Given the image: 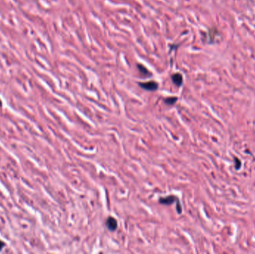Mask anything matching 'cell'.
<instances>
[{
    "label": "cell",
    "mask_w": 255,
    "mask_h": 254,
    "mask_svg": "<svg viewBox=\"0 0 255 254\" xmlns=\"http://www.w3.org/2000/svg\"><path fill=\"white\" fill-rule=\"evenodd\" d=\"M140 87L148 91H155L158 88V83L155 81H149L145 83H139Z\"/></svg>",
    "instance_id": "1"
},
{
    "label": "cell",
    "mask_w": 255,
    "mask_h": 254,
    "mask_svg": "<svg viewBox=\"0 0 255 254\" xmlns=\"http://www.w3.org/2000/svg\"><path fill=\"white\" fill-rule=\"evenodd\" d=\"M175 200H178L177 197L174 195H169L165 198H160L159 199V202L161 204H164V205H171L173 203L175 202Z\"/></svg>",
    "instance_id": "2"
},
{
    "label": "cell",
    "mask_w": 255,
    "mask_h": 254,
    "mask_svg": "<svg viewBox=\"0 0 255 254\" xmlns=\"http://www.w3.org/2000/svg\"><path fill=\"white\" fill-rule=\"evenodd\" d=\"M107 227L111 231H114L117 228V221L113 217H109L106 222Z\"/></svg>",
    "instance_id": "3"
},
{
    "label": "cell",
    "mask_w": 255,
    "mask_h": 254,
    "mask_svg": "<svg viewBox=\"0 0 255 254\" xmlns=\"http://www.w3.org/2000/svg\"><path fill=\"white\" fill-rule=\"evenodd\" d=\"M172 80L173 83L178 86H181L183 83V77L180 73H175L172 76Z\"/></svg>",
    "instance_id": "4"
},
{
    "label": "cell",
    "mask_w": 255,
    "mask_h": 254,
    "mask_svg": "<svg viewBox=\"0 0 255 254\" xmlns=\"http://www.w3.org/2000/svg\"><path fill=\"white\" fill-rule=\"evenodd\" d=\"M177 100H178V98H176V97H169V98L165 99V103H166V104L172 105L174 104L176 101H177Z\"/></svg>",
    "instance_id": "5"
},
{
    "label": "cell",
    "mask_w": 255,
    "mask_h": 254,
    "mask_svg": "<svg viewBox=\"0 0 255 254\" xmlns=\"http://www.w3.org/2000/svg\"><path fill=\"white\" fill-rule=\"evenodd\" d=\"M137 66H138V69L140 71V72H142L143 74H144V75H148L149 73V71L147 70V69L146 68H145L144 66H143V65H137Z\"/></svg>",
    "instance_id": "6"
},
{
    "label": "cell",
    "mask_w": 255,
    "mask_h": 254,
    "mask_svg": "<svg viewBox=\"0 0 255 254\" xmlns=\"http://www.w3.org/2000/svg\"><path fill=\"white\" fill-rule=\"evenodd\" d=\"M234 162H235V168H236V170L239 169V168H240V167H241V165H242V164H241L240 160H239L238 158L235 157L234 158Z\"/></svg>",
    "instance_id": "7"
},
{
    "label": "cell",
    "mask_w": 255,
    "mask_h": 254,
    "mask_svg": "<svg viewBox=\"0 0 255 254\" xmlns=\"http://www.w3.org/2000/svg\"><path fill=\"white\" fill-rule=\"evenodd\" d=\"M177 211H178V213H181V212H182V209H181V207L180 204H179V201H178Z\"/></svg>",
    "instance_id": "8"
},
{
    "label": "cell",
    "mask_w": 255,
    "mask_h": 254,
    "mask_svg": "<svg viewBox=\"0 0 255 254\" xmlns=\"http://www.w3.org/2000/svg\"><path fill=\"white\" fill-rule=\"evenodd\" d=\"M5 246V244L2 242V241H0V250H1L2 248L3 247Z\"/></svg>",
    "instance_id": "9"
},
{
    "label": "cell",
    "mask_w": 255,
    "mask_h": 254,
    "mask_svg": "<svg viewBox=\"0 0 255 254\" xmlns=\"http://www.w3.org/2000/svg\"><path fill=\"white\" fill-rule=\"evenodd\" d=\"M1 104H2V102H1V101H0V106H1Z\"/></svg>",
    "instance_id": "10"
}]
</instances>
